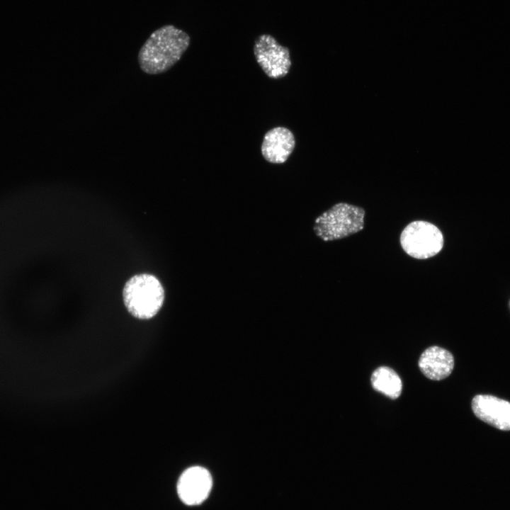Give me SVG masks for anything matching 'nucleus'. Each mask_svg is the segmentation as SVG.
<instances>
[{
  "instance_id": "nucleus-10",
  "label": "nucleus",
  "mask_w": 510,
  "mask_h": 510,
  "mask_svg": "<svg viewBox=\"0 0 510 510\" xmlns=\"http://www.w3.org/2000/svg\"><path fill=\"white\" fill-rule=\"evenodd\" d=\"M370 382L374 390L390 399H397L401 395L402 380L397 373L389 367L381 366L374 370Z\"/></svg>"
},
{
  "instance_id": "nucleus-1",
  "label": "nucleus",
  "mask_w": 510,
  "mask_h": 510,
  "mask_svg": "<svg viewBox=\"0 0 510 510\" xmlns=\"http://www.w3.org/2000/svg\"><path fill=\"white\" fill-rule=\"evenodd\" d=\"M190 43V35L173 25L157 28L139 50L137 61L140 69L150 75L167 72L180 60Z\"/></svg>"
},
{
  "instance_id": "nucleus-2",
  "label": "nucleus",
  "mask_w": 510,
  "mask_h": 510,
  "mask_svg": "<svg viewBox=\"0 0 510 510\" xmlns=\"http://www.w3.org/2000/svg\"><path fill=\"white\" fill-rule=\"evenodd\" d=\"M165 292L159 280L150 273L130 278L123 290L124 305L130 314L140 319L154 317L162 308Z\"/></svg>"
},
{
  "instance_id": "nucleus-5",
  "label": "nucleus",
  "mask_w": 510,
  "mask_h": 510,
  "mask_svg": "<svg viewBox=\"0 0 510 510\" xmlns=\"http://www.w3.org/2000/svg\"><path fill=\"white\" fill-rule=\"evenodd\" d=\"M254 54L262 70L271 79L284 77L292 64L289 48L279 44L269 34H262L256 38Z\"/></svg>"
},
{
  "instance_id": "nucleus-3",
  "label": "nucleus",
  "mask_w": 510,
  "mask_h": 510,
  "mask_svg": "<svg viewBox=\"0 0 510 510\" xmlns=\"http://www.w3.org/2000/svg\"><path fill=\"white\" fill-rule=\"evenodd\" d=\"M365 210L362 208L340 203L320 215L314 222V231L323 241L344 238L363 228Z\"/></svg>"
},
{
  "instance_id": "nucleus-7",
  "label": "nucleus",
  "mask_w": 510,
  "mask_h": 510,
  "mask_svg": "<svg viewBox=\"0 0 510 510\" xmlns=\"http://www.w3.org/2000/svg\"><path fill=\"white\" fill-rule=\"evenodd\" d=\"M474 414L502 431H510V402L489 395H477L472 400Z\"/></svg>"
},
{
  "instance_id": "nucleus-6",
  "label": "nucleus",
  "mask_w": 510,
  "mask_h": 510,
  "mask_svg": "<svg viewBox=\"0 0 510 510\" xmlns=\"http://www.w3.org/2000/svg\"><path fill=\"white\" fill-rule=\"evenodd\" d=\"M212 484L210 472L204 468L194 466L186 469L177 483L180 499L187 505L202 503L208 497Z\"/></svg>"
},
{
  "instance_id": "nucleus-4",
  "label": "nucleus",
  "mask_w": 510,
  "mask_h": 510,
  "mask_svg": "<svg viewBox=\"0 0 510 510\" xmlns=\"http://www.w3.org/2000/svg\"><path fill=\"white\" fill-rule=\"evenodd\" d=\"M400 244L404 251L417 259H426L438 254L443 246L441 230L431 222L416 220L402 230Z\"/></svg>"
},
{
  "instance_id": "nucleus-9",
  "label": "nucleus",
  "mask_w": 510,
  "mask_h": 510,
  "mask_svg": "<svg viewBox=\"0 0 510 510\" xmlns=\"http://www.w3.org/2000/svg\"><path fill=\"white\" fill-rule=\"evenodd\" d=\"M421 373L433 380H443L450 375L454 367V358L450 352L439 346L426 348L419 360Z\"/></svg>"
},
{
  "instance_id": "nucleus-8",
  "label": "nucleus",
  "mask_w": 510,
  "mask_h": 510,
  "mask_svg": "<svg viewBox=\"0 0 510 510\" xmlns=\"http://www.w3.org/2000/svg\"><path fill=\"white\" fill-rule=\"evenodd\" d=\"M295 146L293 133L284 127H276L264 135L261 144L264 158L272 164H283L287 161Z\"/></svg>"
}]
</instances>
